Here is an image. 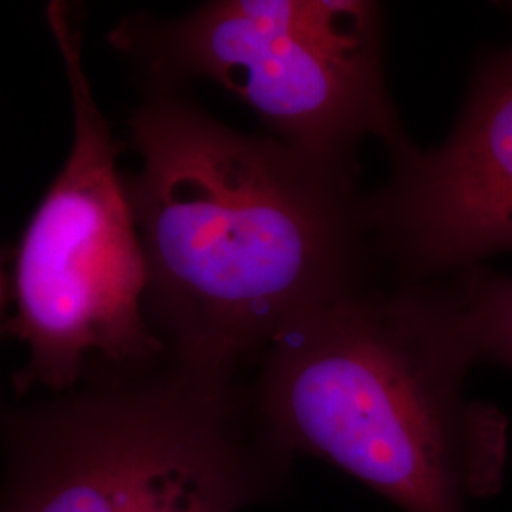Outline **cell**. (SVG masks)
<instances>
[{
  "mask_svg": "<svg viewBox=\"0 0 512 512\" xmlns=\"http://www.w3.org/2000/svg\"><path fill=\"white\" fill-rule=\"evenodd\" d=\"M126 177L165 357L239 382L294 323L372 281L355 162L249 135L147 86Z\"/></svg>",
  "mask_w": 512,
  "mask_h": 512,
  "instance_id": "1",
  "label": "cell"
},
{
  "mask_svg": "<svg viewBox=\"0 0 512 512\" xmlns=\"http://www.w3.org/2000/svg\"><path fill=\"white\" fill-rule=\"evenodd\" d=\"M46 19L71 93L73 143L16 249V315L2 330L27 348L14 376L19 395L37 387L61 395L93 370H137L165 357L145 313L147 264L118 169L122 147L84 69L82 14L50 2Z\"/></svg>",
  "mask_w": 512,
  "mask_h": 512,
  "instance_id": "4",
  "label": "cell"
},
{
  "mask_svg": "<svg viewBox=\"0 0 512 512\" xmlns=\"http://www.w3.org/2000/svg\"><path fill=\"white\" fill-rule=\"evenodd\" d=\"M0 512H241L293 461L264 437L245 385L164 357L93 370L4 420Z\"/></svg>",
  "mask_w": 512,
  "mask_h": 512,
  "instance_id": "3",
  "label": "cell"
},
{
  "mask_svg": "<svg viewBox=\"0 0 512 512\" xmlns=\"http://www.w3.org/2000/svg\"><path fill=\"white\" fill-rule=\"evenodd\" d=\"M6 296H8V291H6V279H4L2 268H0V319H2L4 306H6ZM2 327H4V323H0V330H2Z\"/></svg>",
  "mask_w": 512,
  "mask_h": 512,
  "instance_id": "8",
  "label": "cell"
},
{
  "mask_svg": "<svg viewBox=\"0 0 512 512\" xmlns=\"http://www.w3.org/2000/svg\"><path fill=\"white\" fill-rule=\"evenodd\" d=\"M384 8L365 0H217L179 18L133 14L109 42L147 86L211 80L287 145L353 160L406 139L384 69Z\"/></svg>",
  "mask_w": 512,
  "mask_h": 512,
  "instance_id": "5",
  "label": "cell"
},
{
  "mask_svg": "<svg viewBox=\"0 0 512 512\" xmlns=\"http://www.w3.org/2000/svg\"><path fill=\"white\" fill-rule=\"evenodd\" d=\"M387 154L391 175L363 205L374 258L395 281H437L512 251V40L478 61L442 145L406 137Z\"/></svg>",
  "mask_w": 512,
  "mask_h": 512,
  "instance_id": "6",
  "label": "cell"
},
{
  "mask_svg": "<svg viewBox=\"0 0 512 512\" xmlns=\"http://www.w3.org/2000/svg\"><path fill=\"white\" fill-rule=\"evenodd\" d=\"M475 353L446 285H378L285 330L247 389L287 459L348 473L403 512H469L499 494L509 420L465 395Z\"/></svg>",
  "mask_w": 512,
  "mask_h": 512,
  "instance_id": "2",
  "label": "cell"
},
{
  "mask_svg": "<svg viewBox=\"0 0 512 512\" xmlns=\"http://www.w3.org/2000/svg\"><path fill=\"white\" fill-rule=\"evenodd\" d=\"M444 285L476 363L490 361L512 370V275L475 264L452 274Z\"/></svg>",
  "mask_w": 512,
  "mask_h": 512,
  "instance_id": "7",
  "label": "cell"
}]
</instances>
